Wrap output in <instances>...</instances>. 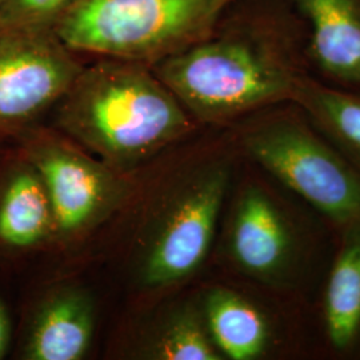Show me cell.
I'll use <instances>...</instances> for the list:
<instances>
[{
	"label": "cell",
	"mask_w": 360,
	"mask_h": 360,
	"mask_svg": "<svg viewBox=\"0 0 360 360\" xmlns=\"http://www.w3.org/2000/svg\"><path fill=\"white\" fill-rule=\"evenodd\" d=\"M55 124L112 168L132 167L193 129L187 110L146 63L83 67L55 104Z\"/></svg>",
	"instance_id": "1"
},
{
	"label": "cell",
	"mask_w": 360,
	"mask_h": 360,
	"mask_svg": "<svg viewBox=\"0 0 360 360\" xmlns=\"http://www.w3.org/2000/svg\"><path fill=\"white\" fill-rule=\"evenodd\" d=\"M188 114L218 123L292 101L299 75L264 43L247 37L202 40L155 63Z\"/></svg>",
	"instance_id": "2"
},
{
	"label": "cell",
	"mask_w": 360,
	"mask_h": 360,
	"mask_svg": "<svg viewBox=\"0 0 360 360\" xmlns=\"http://www.w3.org/2000/svg\"><path fill=\"white\" fill-rule=\"evenodd\" d=\"M236 0H77L55 32L74 52L156 63L211 37Z\"/></svg>",
	"instance_id": "3"
},
{
	"label": "cell",
	"mask_w": 360,
	"mask_h": 360,
	"mask_svg": "<svg viewBox=\"0 0 360 360\" xmlns=\"http://www.w3.org/2000/svg\"><path fill=\"white\" fill-rule=\"evenodd\" d=\"M245 147L274 178L326 217L342 226L359 220V169L303 123L269 122L245 135Z\"/></svg>",
	"instance_id": "4"
},
{
	"label": "cell",
	"mask_w": 360,
	"mask_h": 360,
	"mask_svg": "<svg viewBox=\"0 0 360 360\" xmlns=\"http://www.w3.org/2000/svg\"><path fill=\"white\" fill-rule=\"evenodd\" d=\"M82 68L53 28L0 19V142L37 127Z\"/></svg>",
	"instance_id": "5"
},
{
	"label": "cell",
	"mask_w": 360,
	"mask_h": 360,
	"mask_svg": "<svg viewBox=\"0 0 360 360\" xmlns=\"http://www.w3.org/2000/svg\"><path fill=\"white\" fill-rule=\"evenodd\" d=\"M15 143L43 179L51 202L56 236L89 231L123 200L126 183L112 167L94 160L51 131L34 127Z\"/></svg>",
	"instance_id": "6"
},
{
	"label": "cell",
	"mask_w": 360,
	"mask_h": 360,
	"mask_svg": "<svg viewBox=\"0 0 360 360\" xmlns=\"http://www.w3.org/2000/svg\"><path fill=\"white\" fill-rule=\"evenodd\" d=\"M221 165L198 171L172 199L143 257L142 281L166 287L191 276L210 252L229 187Z\"/></svg>",
	"instance_id": "7"
},
{
	"label": "cell",
	"mask_w": 360,
	"mask_h": 360,
	"mask_svg": "<svg viewBox=\"0 0 360 360\" xmlns=\"http://www.w3.org/2000/svg\"><path fill=\"white\" fill-rule=\"evenodd\" d=\"M230 252L235 264L262 282L285 278L294 260V235L283 211L257 186L240 193L232 215Z\"/></svg>",
	"instance_id": "8"
},
{
	"label": "cell",
	"mask_w": 360,
	"mask_h": 360,
	"mask_svg": "<svg viewBox=\"0 0 360 360\" xmlns=\"http://www.w3.org/2000/svg\"><path fill=\"white\" fill-rule=\"evenodd\" d=\"M56 236L43 179L22 148L0 154V257L34 252Z\"/></svg>",
	"instance_id": "9"
},
{
	"label": "cell",
	"mask_w": 360,
	"mask_h": 360,
	"mask_svg": "<svg viewBox=\"0 0 360 360\" xmlns=\"http://www.w3.org/2000/svg\"><path fill=\"white\" fill-rule=\"evenodd\" d=\"M90 297L67 288L46 296L25 327L20 358L27 360H79L94 334Z\"/></svg>",
	"instance_id": "10"
},
{
	"label": "cell",
	"mask_w": 360,
	"mask_h": 360,
	"mask_svg": "<svg viewBox=\"0 0 360 360\" xmlns=\"http://www.w3.org/2000/svg\"><path fill=\"white\" fill-rule=\"evenodd\" d=\"M311 26V51L330 77L360 84V0H290Z\"/></svg>",
	"instance_id": "11"
},
{
	"label": "cell",
	"mask_w": 360,
	"mask_h": 360,
	"mask_svg": "<svg viewBox=\"0 0 360 360\" xmlns=\"http://www.w3.org/2000/svg\"><path fill=\"white\" fill-rule=\"evenodd\" d=\"M205 316L214 345L230 359H257L269 347L270 328L264 315L232 290H211L205 300Z\"/></svg>",
	"instance_id": "12"
},
{
	"label": "cell",
	"mask_w": 360,
	"mask_h": 360,
	"mask_svg": "<svg viewBox=\"0 0 360 360\" xmlns=\"http://www.w3.org/2000/svg\"><path fill=\"white\" fill-rule=\"evenodd\" d=\"M327 336L336 349L351 347L360 334V219L345 226L324 294Z\"/></svg>",
	"instance_id": "13"
},
{
	"label": "cell",
	"mask_w": 360,
	"mask_h": 360,
	"mask_svg": "<svg viewBox=\"0 0 360 360\" xmlns=\"http://www.w3.org/2000/svg\"><path fill=\"white\" fill-rule=\"evenodd\" d=\"M292 101L360 166V95L334 90L299 77Z\"/></svg>",
	"instance_id": "14"
},
{
	"label": "cell",
	"mask_w": 360,
	"mask_h": 360,
	"mask_svg": "<svg viewBox=\"0 0 360 360\" xmlns=\"http://www.w3.org/2000/svg\"><path fill=\"white\" fill-rule=\"evenodd\" d=\"M153 355L163 360H219L221 354L191 309L178 312L155 342Z\"/></svg>",
	"instance_id": "15"
},
{
	"label": "cell",
	"mask_w": 360,
	"mask_h": 360,
	"mask_svg": "<svg viewBox=\"0 0 360 360\" xmlns=\"http://www.w3.org/2000/svg\"><path fill=\"white\" fill-rule=\"evenodd\" d=\"M77 0H6L0 19L19 26L55 28Z\"/></svg>",
	"instance_id": "16"
},
{
	"label": "cell",
	"mask_w": 360,
	"mask_h": 360,
	"mask_svg": "<svg viewBox=\"0 0 360 360\" xmlns=\"http://www.w3.org/2000/svg\"><path fill=\"white\" fill-rule=\"evenodd\" d=\"M13 324L4 297L0 295V359L6 358L13 346Z\"/></svg>",
	"instance_id": "17"
},
{
	"label": "cell",
	"mask_w": 360,
	"mask_h": 360,
	"mask_svg": "<svg viewBox=\"0 0 360 360\" xmlns=\"http://www.w3.org/2000/svg\"><path fill=\"white\" fill-rule=\"evenodd\" d=\"M4 1H6V0H0V7L3 6V3H4Z\"/></svg>",
	"instance_id": "18"
}]
</instances>
